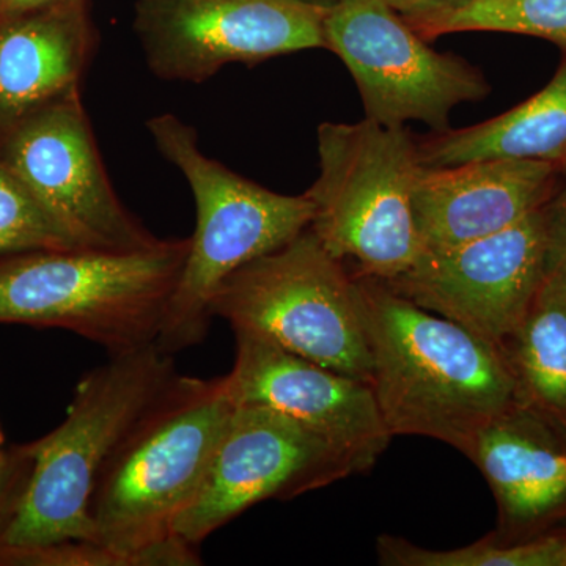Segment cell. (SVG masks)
I'll list each match as a JSON object with an SVG mask.
<instances>
[{"mask_svg":"<svg viewBox=\"0 0 566 566\" xmlns=\"http://www.w3.org/2000/svg\"><path fill=\"white\" fill-rule=\"evenodd\" d=\"M376 403L392 436H422L468 457L520 392L504 352L428 312L385 281L353 274Z\"/></svg>","mask_w":566,"mask_h":566,"instance_id":"obj_1","label":"cell"},{"mask_svg":"<svg viewBox=\"0 0 566 566\" xmlns=\"http://www.w3.org/2000/svg\"><path fill=\"white\" fill-rule=\"evenodd\" d=\"M233 409L223 376L175 375L104 469L91 504L95 542L128 566H155L153 546L175 535Z\"/></svg>","mask_w":566,"mask_h":566,"instance_id":"obj_2","label":"cell"},{"mask_svg":"<svg viewBox=\"0 0 566 566\" xmlns=\"http://www.w3.org/2000/svg\"><path fill=\"white\" fill-rule=\"evenodd\" d=\"M170 354L151 344L111 359L77 382L65 420L22 446L31 474L0 547L91 539V504L104 469L142 415L175 378Z\"/></svg>","mask_w":566,"mask_h":566,"instance_id":"obj_3","label":"cell"},{"mask_svg":"<svg viewBox=\"0 0 566 566\" xmlns=\"http://www.w3.org/2000/svg\"><path fill=\"white\" fill-rule=\"evenodd\" d=\"M147 128L196 200V232L156 338L158 348L172 356L203 340L212 301L226 279L305 232L314 219V203L307 192L270 191L208 158L196 129L177 115H156Z\"/></svg>","mask_w":566,"mask_h":566,"instance_id":"obj_4","label":"cell"},{"mask_svg":"<svg viewBox=\"0 0 566 566\" xmlns=\"http://www.w3.org/2000/svg\"><path fill=\"white\" fill-rule=\"evenodd\" d=\"M188 240L140 251L65 249L0 259V323L61 327L111 354L156 344Z\"/></svg>","mask_w":566,"mask_h":566,"instance_id":"obj_5","label":"cell"},{"mask_svg":"<svg viewBox=\"0 0 566 566\" xmlns=\"http://www.w3.org/2000/svg\"><path fill=\"white\" fill-rule=\"evenodd\" d=\"M319 175L307 196L308 229L356 275L390 281L423 252L412 192L420 163L416 137L370 118L322 123L316 132Z\"/></svg>","mask_w":566,"mask_h":566,"instance_id":"obj_6","label":"cell"},{"mask_svg":"<svg viewBox=\"0 0 566 566\" xmlns=\"http://www.w3.org/2000/svg\"><path fill=\"white\" fill-rule=\"evenodd\" d=\"M211 314L233 331L370 385L353 274L311 229L234 271L216 293Z\"/></svg>","mask_w":566,"mask_h":566,"instance_id":"obj_7","label":"cell"},{"mask_svg":"<svg viewBox=\"0 0 566 566\" xmlns=\"http://www.w3.org/2000/svg\"><path fill=\"white\" fill-rule=\"evenodd\" d=\"M324 41L352 73L365 118L389 128L420 122L446 132L457 106L491 92L482 71L434 51L382 0H334Z\"/></svg>","mask_w":566,"mask_h":566,"instance_id":"obj_8","label":"cell"},{"mask_svg":"<svg viewBox=\"0 0 566 566\" xmlns=\"http://www.w3.org/2000/svg\"><path fill=\"white\" fill-rule=\"evenodd\" d=\"M356 474H365L359 461L307 424L264 406L234 405L174 534L196 546L260 502L294 499Z\"/></svg>","mask_w":566,"mask_h":566,"instance_id":"obj_9","label":"cell"},{"mask_svg":"<svg viewBox=\"0 0 566 566\" xmlns=\"http://www.w3.org/2000/svg\"><path fill=\"white\" fill-rule=\"evenodd\" d=\"M329 7L311 0H137L134 31L155 76L200 84L229 63L255 66L326 50Z\"/></svg>","mask_w":566,"mask_h":566,"instance_id":"obj_10","label":"cell"},{"mask_svg":"<svg viewBox=\"0 0 566 566\" xmlns=\"http://www.w3.org/2000/svg\"><path fill=\"white\" fill-rule=\"evenodd\" d=\"M0 159L84 248L140 251L161 243L115 193L80 88L3 129Z\"/></svg>","mask_w":566,"mask_h":566,"instance_id":"obj_11","label":"cell"},{"mask_svg":"<svg viewBox=\"0 0 566 566\" xmlns=\"http://www.w3.org/2000/svg\"><path fill=\"white\" fill-rule=\"evenodd\" d=\"M547 274L549 237L542 207L502 232L423 251L405 273L385 282L412 303L502 349L523 323Z\"/></svg>","mask_w":566,"mask_h":566,"instance_id":"obj_12","label":"cell"},{"mask_svg":"<svg viewBox=\"0 0 566 566\" xmlns=\"http://www.w3.org/2000/svg\"><path fill=\"white\" fill-rule=\"evenodd\" d=\"M232 371L223 376L234 405L273 409L348 450L365 474L392 442V433L363 379L338 374L286 352L259 335L233 331Z\"/></svg>","mask_w":566,"mask_h":566,"instance_id":"obj_13","label":"cell"},{"mask_svg":"<svg viewBox=\"0 0 566 566\" xmlns=\"http://www.w3.org/2000/svg\"><path fill=\"white\" fill-rule=\"evenodd\" d=\"M468 458L494 495L501 542L566 527V428L556 420L516 401L480 431Z\"/></svg>","mask_w":566,"mask_h":566,"instance_id":"obj_14","label":"cell"},{"mask_svg":"<svg viewBox=\"0 0 566 566\" xmlns=\"http://www.w3.org/2000/svg\"><path fill=\"white\" fill-rule=\"evenodd\" d=\"M558 166L524 159H485L460 166L420 167L412 210L423 251L490 237L551 199Z\"/></svg>","mask_w":566,"mask_h":566,"instance_id":"obj_15","label":"cell"},{"mask_svg":"<svg viewBox=\"0 0 566 566\" xmlns=\"http://www.w3.org/2000/svg\"><path fill=\"white\" fill-rule=\"evenodd\" d=\"M96 43L87 0L0 20V133L80 88Z\"/></svg>","mask_w":566,"mask_h":566,"instance_id":"obj_16","label":"cell"},{"mask_svg":"<svg viewBox=\"0 0 566 566\" xmlns=\"http://www.w3.org/2000/svg\"><path fill=\"white\" fill-rule=\"evenodd\" d=\"M424 169L485 159L566 164V51L553 80L505 114L479 125L416 137Z\"/></svg>","mask_w":566,"mask_h":566,"instance_id":"obj_17","label":"cell"},{"mask_svg":"<svg viewBox=\"0 0 566 566\" xmlns=\"http://www.w3.org/2000/svg\"><path fill=\"white\" fill-rule=\"evenodd\" d=\"M502 352L520 400L566 428V271H549Z\"/></svg>","mask_w":566,"mask_h":566,"instance_id":"obj_18","label":"cell"},{"mask_svg":"<svg viewBox=\"0 0 566 566\" xmlns=\"http://www.w3.org/2000/svg\"><path fill=\"white\" fill-rule=\"evenodd\" d=\"M405 21L427 41L447 33L502 32L536 36L566 51V0H463Z\"/></svg>","mask_w":566,"mask_h":566,"instance_id":"obj_19","label":"cell"},{"mask_svg":"<svg viewBox=\"0 0 566 566\" xmlns=\"http://www.w3.org/2000/svg\"><path fill=\"white\" fill-rule=\"evenodd\" d=\"M379 564L386 566H566V527L523 542H501L491 532L453 549H428L403 536L376 538Z\"/></svg>","mask_w":566,"mask_h":566,"instance_id":"obj_20","label":"cell"},{"mask_svg":"<svg viewBox=\"0 0 566 566\" xmlns=\"http://www.w3.org/2000/svg\"><path fill=\"white\" fill-rule=\"evenodd\" d=\"M65 249L88 248L0 159V259Z\"/></svg>","mask_w":566,"mask_h":566,"instance_id":"obj_21","label":"cell"},{"mask_svg":"<svg viewBox=\"0 0 566 566\" xmlns=\"http://www.w3.org/2000/svg\"><path fill=\"white\" fill-rule=\"evenodd\" d=\"M31 469L32 460L22 447L13 453L0 452V538L17 510Z\"/></svg>","mask_w":566,"mask_h":566,"instance_id":"obj_22","label":"cell"},{"mask_svg":"<svg viewBox=\"0 0 566 566\" xmlns=\"http://www.w3.org/2000/svg\"><path fill=\"white\" fill-rule=\"evenodd\" d=\"M543 211L549 237V271H566V164L558 166L556 189Z\"/></svg>","mask_w":566,"mask_h":566,"instance_id":"obj_23","label":"cell"},{"mask_svg":"<svg viewBox=\"0 0 566 566\" xmlns=\"http://www.w3.org/2000/svg\"><path fill=\"white\" fill-rule=\"evenodd\" d=\"M382 2L401 14L405 20H415V18L430 17L439 11L452 9L463 0H382Z\"/></svg>","mask_w":566,"mask_h":566,"instance_id":"obj_24","label":"cell"},{"mask_svg":"<svg viewBox=\"0 0 566 566\" xmlns=\"http://www.w3.org/2000/svg\"><path fill=\"white\" fill-rule=\"evenodd\" d=\"M62 2H69V0H0V20L29 13V11L46 9V7Z\"/></svg>","mask_w":566,"mask_h":566,"instance_id":"obj_25","label":"cell"},{"mask_svg":"<svg viewBox=\"0 0 566 566\" xmlns=\"http://www.w3.org/2000/svg\"><path fill=\"white\" fill-rule=\"evenodd\" d=\"M311 2L319 3V6L329 7L333 6L334 0H311Z\"/></svg>","mask_w":566,"mask_h":566,"instance_id":"obj_26","label":"cell"},{"mask_svg":"<svg viewBox=\"0 0 566 566\" xmlns=\"http://www.w3.org/2000/svg\"><path fill=\"white\" fill-rule=\"evenodd\" d=\"M2 446H3V431H2V428H0V452H2Z\"/></svg>","mask_w":566,"mask_h":566,"instance_id":"obj_27","label":"cell"}]
</instances>
